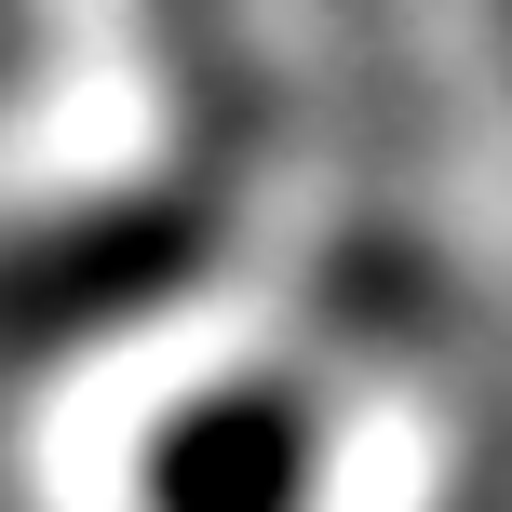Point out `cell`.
<instances>
[{
    "mask_svg": "<svg viewBox=\"0 0 512 512\" xmlns=\"http://www.w3.org/2000/svg\"><path fill=\"white\" fill-rule=\"evenodd\" d=\"M499 459L486 310L378 162L0 310V512H499Z\"/></svg>",
    "mask_w": 512,
    "mask_h": 512,
    "instance_id": "obj_1",
    "label": "cell"
}]
</instances>
